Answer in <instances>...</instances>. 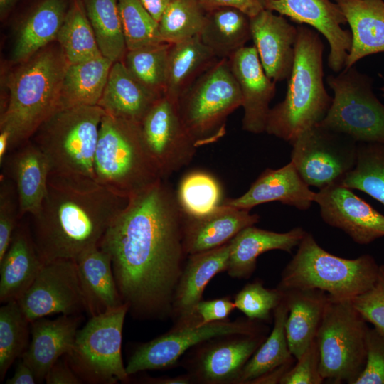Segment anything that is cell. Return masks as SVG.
Wrapping results in <instances>:
<instances>
[{"mask_svg":"<svg viewBox=\"0 0 384 384\" xmlns=\"http://www.w3.org/2000/svg\"><path fill=\"white\" fill-rule=\"evenodd\" d=\"M74 260L87 312L90 316L124 304L117 286L110 257L99 245L86 250Z\"/></svg>","mask_w":384,"mask_h":384,"instance_id":"cell-28","label":"cell"},{"mask_svg":"<svg viewBox=\"0 0 384 384\" xmlns=\"http://www.w3.org/2000/svg\"><path fill=\"white\" fill-rule=\"evenodd\" d=\"M143 381L144 383L149 384H189L195 383L190 374L174 378H148Z\"/></svg>","mask_w":384,"mask_h":384,"instance_id":"cell-55","label":"cell"},{"mask_svg":"<svg viewBox=\"0 0 384 384\" xmlns=\"http://www.w3.org/2000/svg\"><path fill=\"white\" fill-rule=\"evenodd\" d=\"M101 52L113 63L122 61L127 51L118 0H82Z\"/></svg>","mask_w":384,"mask_h":384,"instance_id":"cell-37","label":"cell"},{"mask_svg":"<svg viewBox=\"0 0 384 384\" xmlns=\"http://www.w3.org/2000/svg\"><path fill=\"white\" fill-rule=\"evenodd\" d=\"M267 331V326L249 319L174 326L163 335L139 344L129 357L126 371L130 376L144 370L167 368L188 349L211 339L235 334H265Z\"/></svg>","mask_w":384,"mask_h":384,"instance_id":"cell-13","label":"cell"},{"mask_svg":"<svg viewBox=\"0 0 384 384\" xmlns=\"http://www.w3.org/2000/svg\"><path fill=\"white\" fill-rule=\"evenodd\" d=\"M283 292L288 307L287 339L291 353L297 360L316 338L328 295L317 289Z\"/></svg>","mask_w":384,"mask_h":384,"instance_id":"cell-31","label":"cell"},{"mask_svg":"<svg viewBox=\"0 0 384 384\" xmlns=\"http://www.w3.org/2000/svg\"><path fill=\"white\" fill-rule=\"evenodd\" d=\"M38 383L31 368L20 358L14 375L6 381V384H35Z\"/></svg>","mask_w":384,"mask_h":384,"instance_id":"cell-53","label":"cell"},{"mask_svg":"<svg viewBox=\"0 0 384 384\" xmlns=\"http://www.w3.org/2000/svg\"><path fill=\"white\" fill-rule=\"evenodd\" d=\"M326 82L334 92L330 108L318 124L343 133L357 142L384 143V105L373 90V79L353 65Z\"/></svg>","mask_w":384,"mask_h":384,"instance_id":"cell-11","label":"cell"},{"mask_svg":"<svg viewBox=\"0 0 384 384\" xmlns=\"http://www.w3.org/2000/svg\"><path fill=\"white\" fill-rule=\"evenodd\" d=\"M19 0H0V15L3 18Z\"/></svg>","mask_w":384,"mask_h":384,"instance_id":"cell-56","label":"cell"},{"mask_svg":"<svg viewBox=\"0 0 384 384\" xmlns=\"http://www.w3.org/2000/svg\"><path fill=\"white\" fill-rule=\"evenodd\" d=\"M368 329L351 299L328 296L315 338L324 381L354 384L366 366Z\"/></svg>","mask_w":384,"mask_h":384,"instance_id":"cell-8","label":"cell"},{"mask_svg":"<svg viewBox=\"0 0 384 384\" xmlns=\"http://www.w3.org/2000/svg\"><path fill=\"white\" fill-rule=\"evenodd\" d=\"M206 11L220 7L237 9L252 18L265 9V0H198Z\"/></svg>","mask_w":384,"mask_h":384,"instance_id":"cell-51","label":"cell"},{"mask_svg":"<svg viewBox=\"0 0 384 384\" xmlns=\"http://www.w3.org/2000/svg\"><path fill=\"white\" fill-rule=\"evenodd\" d=\"M57 40L69 64L102 55L82 0H72Z\"/></svg>","mask_w":384,"mask_h":384,"instance_id":"cell-38","label":"cell"},{"mask_svg":"<svg viewBox=\"0 0 384 384\" xmlns=\"http://www.w3.org/2000/svg\"><path fill=\"white\" fill-rule=\"evenodd\" d=\"M81 320V315H61L55 319L42 317L31 322V340L21 358L38 383L45 380L53 364L70 352Z\"/></svg>","mask_w":384,"mask_h":384,"instance_id":"cell-24","label":"cell"},{"mask_svg":"<svg viewBox=\"0 0 384 384\" xmlns=\"http://www.w3.org/2000/svg\"><path fill=\"white\" fill-rule=\"evenodd\" d=\"M31 322L49 315H81L87 305L74 260L43 263L35 280L18 301Z\"/></svg>","mask_w":384,"mask_h":384,"instance_id":"cell-14","label":"cell"},{"mask_svg":"<svg viewBox=\"0 0 384 384\" xmlns=\"http://www.w3.org/2000/svg\"><path fill=\"white\" fill-rule=\"evenodd\" d=\"M294 60L284 99L270 108L265 132L292 142L321 122L332 102L324 85V46L318 32L297 26Z\"/></svg>","mask_w":384,"mask_h":384,"instance_id":"cell-4","label":"cell"},{"mask_svg":"<svg viewBox=\"0 0 384 384\" xmlns=\"http://www.w3.org/2000/svg\"><path fill=\"white\" fill-rule=\"evenodd\" d=\"M291 161L302 179L319 190L341 183L354 168L358 142L346 134L316 124L292 142Z\"/></svg>","mask_w":384,"mask_h":384,"instance_id":"cell-12","label":"cell"},{"mask_svg":"<svg viewBox=\"0 0 384 384\" xmlns=\"http://www.w3.org/2000/svg\"><path fill=\"white\" fill-rule=\"evenodd\" d=\"M69 6L67 0H41L19 27L11 60L25 62L57 39Z\"/></svg>","mask_w":384,"mask_h":384,"instance_id":"cell-32","label":"cell"},{"mask_svg":"<svg viewBox=\"0 0 384 384\" xmlns=\"http://www.w3.org/2000/svg\"><path fill=\"white\" fill-rule=\"evenodd\" d=\"M21 64L9 75L7 100L1 108L0 132L9 137L11 151L30 139L60 109L69 63L60 47H50Z\"/></svg>","mask_w":384,"mask_h":384,"instance_id":"cell-3","label":"cell"},{"mask_svg":"<svg viewBox=\"0 0 384 384\" xmlns=\"http://www.w3.org/2000/svg\"><path fill=\"white\" fill-rule=\"evenodd\" d=\"M235 309V303L229 297L201 300L196 306L199 325L225 321Z\"/></svg>","mask_w":384,"mask_h":384,"instance_id":"cell-50","label":"cell"},{"mask_svg":"<svg viewBox=\"0 0 384 384\" xmlns=\"http://www.w3.org/2000/svg\"><path fill=\"white\" fill-rule=\"evenodd\" d=\"M183 218V247L187 256L222 246L260 220L257 214L223 203L204 216Z\"/></svg>","mask_w":384,"mask_h":384,"instance_id":"cell-25","label":"cell"},{"mask_svg":"<svg viewBox=\"0 0 384 384\" xmlns=\"http://www.w3.org/2000/svg\"><path fill=\"white\" fill-rule=\"evenodd\" d=\"M31 322L18 301L4 303L0 308V380L28 346Z\"/></svg>","mask_w":384,"mask_h":384,"instance_id":"cell-41","label":"cell"},{"mask_svg":"<svg viewBox=\"0 0 384 384\" xmlns=\"http://www.w3.org/2000/svg\"><path fill=\"white\" fill-rule=\"evenodd\" d=\"M351 28L352 43L344 68L384 53V0H334Z\"/></svg>","mask_w":384,"mask_h":384,"instance_id":"cell-29","label":"cell"},{"mask_svg":"<svg viewBox=\"0 0 384 384\" xmlns=\"http://www.w3.org/2000/svg\"><path fill=\"white\" fill-rule=\"evenodd\" d=\"M354 384H384V334L369 328L364 369Z\"/></svg>","mask_w":384,"mask_h":384,"instance_id":"cell-49","label":"cell"},{"mask_svg":"<svg viewBox=\"0 0 384 384\" xmlns=\"http://www.w3.org/2000/svg\"><path fill=\"white\" fill-rule=\"evenodd\" d=\"M47 384H80L83 383L69 366L66 358L58 359L47 373L45 380Z\"/></svg>","mask_w":384,"mask_h":384,"instance_id":"cell-52","label":"cell"},{"mask_svg":"<svg viewBox=\"0 0 384 384\" xmlns=\"http://www.w3.org/2000/svg\"><path fill=\"white\" fill-rule=\"evenodd\" d=\"M216 338L203 345L192 361L190 375L196 383H236L242 368L266 336L235 334L220 337L218 341Z\"/></svg>","mask_w":384,"mask_h":384,"instance_id":"cell-18","label":"cell"},{"mask_svg":"<svg viewBox=\"0 0 384 384\" xmlns=\"http://www.w3.org/2000/svg\"><path fill=\"white\" fill-rule=\"evenodd\" d=\"M316 193L302 179L292 161L284 166L266 169L241 196L223 203L250 210L253 207L272 201L308 210L314 202Z\"/></svg>","mask_w":384,"mask_h":384,"instance_id":"cell-23","label":"cell"},{"mask_svg":"<svg viewBox=\"0 0 384 384\" xmlns=\"http://www.w3.org/2000/svg\"><path fill=\"white\" fill-rule=\"evenodd\" d=\"M206 16L198 0H173L159 21L163 41L174 43L198 36Z\"/></svg>","mask_w":384,"mask_h":384,"instance_id":"cell-43","label":"cell"},{"mask_svg":"<svg viewBox=\"0 0 384 384\" xmlns=\"http://www.w3.org/2000/svg\"><path fill=\"white\" fill-rule=\"evenodd\" d=\"M273 314L274 326L271 334L247 362L236 381L237 384L252 383L283 364L296 360L290 352L286 336L288 307L284 294Z\"/></svg>","mask_w":384,"mask_h":384,"instance_id":"cell-36","label":"cell"},{"mask_svg":"<svg viewBox=\"0 0 384 384\" xmlns=\"http://www.w3.org/2000/svg\"><path fill=\"white\" fill-rule=\"evenodd\" d=\"M161 97L140 83L122 60L113 63L97 105L106 114L140 123Z\"/></svg>","mask_w":384,"mask_h":384,"instance_id":"cell-30","label":"cell"},{"mask_svg":"<svg viewBox=\"0 0 384 384\" xmlns=\"http://www.w3.org/2000/svg\"><path fill=\"white\" fill-rule=\"evenodd\" d=\"M228 60L242 95V129L262 133L265 132L270 103L275 95L276 82L266 75L254 46L242 47Z\"/></svg>","mask_w":384,"mask_h":384,"instance_id":"cell-19","label":"cell"},{"mask_svg":"<svg viewBox=\"0 0 384 384\" xmlns=\"http://www.w3.org/2000/svg\"><path fill=\"white\" fill-rule=\"evenodd\" d=\"M314 202L323 220L342 230L359 245L384 237V215L341 183L316 193Z\"/></svg>","mask_w":384,"mask_h":384,"instance_id":"cell-17","label":"cell"},{"mask_svg":"<svg viewBox=\"0 0 384 384\" xmlns=\"http://www.w3.org/2000/svg\"><path fill=\"white\" fill-rule=\"evenodd\" d=\"M265 9L305 23L321 33L329 44L328 66L335 73L341 71L351 48V31L340 6L334 0H265Z\"/></svg>","mask_w":384,"mask_h":384,"instance_id":"cell-16","label":"cell"},{"mask_svg":"<svg viewBox=\"0 0 384 384\" xmlns=\"http://www.w3.org/2000/svg\"><path fill=\"white\" fill-rule=\"evenodd\" d=\"M251 38L266 75L274 82L288 79L294 60L297 26L265 9L250 18Z\"/></svg>","mask_w":384,"mask_h":384,"instance_id":"cell-20","label":"cell"},{"mask_svg":"<svg viewBox=\"0 0 384 384\" xmlns=\"http://www.w3.org/2000/svg\"><path fill=\"white\" fill-rule=\"evenodd\" d=\"M254 225L242 229L230 241L226 271L233 278L248 279L256 268L257 257L266 252L279 250L291 253L306 233L302 227L286 233H276Z\"/></svg>","mask_w":384,"mask_h":384,"instance_id":"cell-26","label":"cell"},{"mask_svg":"<svg viewBox=\"0 0 384 384\" xmlns=\"http://www.w3.org/2000/svg\"><path fill=\"white\" fill-rule=\"evenodd\" d=\"M351 301L364 319L384 334V265L372 287Z\"/></svg>","mask_w":384,"mask_h":384,"instance_id":"cell-47","label":"cell"},{"mask_svg":"<svg viewBox=\"0 0 384 384\" xmlns=\"http://www.w3.org/2000/svg\"><path fill=\"white\" fill-rule=\"evenodd\" d=\"M183 124L197 147L226 134L228 117L242 106L228 58L219 59L176 102Z\"/></svg>","mask_w":384,"mask_h":384,"instance_id":"cell-9","label":"cell"},{"mask_svg":"<svg viewBox=\"0 0 384 384\" xmlns=\"http://www.w3.org/2000/svg\"><path fill=\"white\" fill-rule=\"evenodd\" d=\"M169 46L164 42L127 50L122 60L140 83L159 96L165 91Z\"/></svg>","mask_w":384,"mask_h":384,"instance_id":"cell-42","label":"cell"},{"mask_svg":"<svg viewBox=\"0 0 384 384\" xmlns=\"http://www.w3.org/2000/svg\"><path fill=\"white\" fill-rule=\"evenodd\" d=\"M219 58L201 41L199 35L170 43L164 95L177 102L179 97Z\"/></svg>","mask_w":384,"mask_h":384,"instance_id":"cell-33","label":"cell"},{"mask_svg":"<svg viewBox=\"0 0 384 384\" xmlns=\"http://www.w3.org/2000/svg\"><path fill=\"white\" fill-rule=\"evenodd\" d=\"M319 351L314 339L304 353L282 376L280 384H321Z\"/></svg>","mask_w":384,"mask_h":384,"instance_id":"cell-48","label":"cell"},{"mask_svg":"<svg viewBox=\"0 0 384 384\" xmlns=\"http://www.w3.org/2000/svg\"><path fill=\"white\" fill-rule=\"evenodd\" d=\"M379 267L370 255L356 259L332 255L306 232L283 270L277 288L282 291L317 289L334 299H351L372 287Z\"/></svg>","mask_w":384,"mask_h":384,"instance_id":"cell-7","label":"cell"},{"mask_svg":"<svg viewBox=\"0 0 384 384\" xmlns=\"http://www.w3.org/2000/svg\"><path fill=\"white\" fill-rule=\"evenodd\" d=\"M112 64L102 55L69 64L63 78L60 108L97 105Z\"/></svg>","mask_w":384,"mask_h":384,"instance_id":"cell-34","label":"cell"},{"mask_svg":"<svg viewBox=\"0 0 384 384\" xmlns=\"http://www.w3.org/2000/svg\"><path fill=\"white\" fill-rule=\"evenodd\" d=\"M129 198L98 183L49 178L46 196L33 215V237L43 263L75 260L99 245Z\"/></svg>","mask_w":384,"mask_h":384,"instance_id":"cell-2","label":"cell"},{"mask_svg":"<svg viewBox=\"0 0 384 384\" xmlns=\"http://www.w3.org/2000/svg\"><path fill=\"white\" fill-rule=\"evenodd\" d=\"M139 126L144 144L164 179L193 159L198 147L183 124L176 102L161 96Z\"/></svg>","mask_w":384,"mask_h":384,"instance_id":"cell-15","label":"cell"},{"mask_svg":"<svg viewBox=\"0 0 384 384\" xmlns=\"http://www.w3.org/2000/svg\"><path fill=\"white\" fill-rule=\"evenodd\" d=\"M94 168L100 185L127 198L164 179L144 144L139 123L106 113Z\"/></svg>","mask_w":384,"mask_h":384,"instance_id":"cell-6","label":"cell"},{"mask_svg":"<svg viewBox=\"0 0 384 384\" xmlns=\"http://www.w3.org/2000/svg\"><path fill=\"white\" fill-rule=\"evenodd\" d=\"M341 184L361 191L384 206V143L358 142L355 166Z\"/></svg>","mask_w":384,"mask_h":384,"instance_id":"cell-39","label":"cell"},{"mask_svg":"<svg viewBox=\"0 0 384 384\" xmlns=\"http://www.w3.org/2000/svg\"><path fill=\"white\" fill-rule=\"evenodd\" d=\"M143 6L159 23L164 12L173 0H139Z\"/></svg>","mask_w":384,"mask_h":384,"instance_id":"cell-54","label":"cell"},{"mask_svg":"<svg viewBox=\"0 0 384 384\" xmlns=\"http://www.w3.org/2000/svg\"><path fill=\"white\" fill-rule=\"evenodd\" d=\"M118 7L127 50L164 43L159 23L139 0H118Z\"/></svg>","mask_w":384,"mask_h":384,"instance_id":"cell-44","label":"cell"},{"mask_svg":"<svg viewBox=\"0 0 384 384\" xmlns=\"http://www.w3.org/2000/svg\"><path fill=\"white\" fill-rule=\"evenodd\" d=\"M164 181L129 198L99 244L110 257L124 304L138 319L171 317L187 256L184 218Z\"/></svg>","mask_w":384,"mask_h":384,"instance_id":"cell-1","label":"cell"},{"mask_svg":"<svg viewBox=\"0 0 384 384\" xmlns=\"http://www.w3.org/2000/svg\"><path fill=\"white\" fill-rule=\"evenodd\" d=\"M129 312L126 304L91 316L79 329L65 358L82 383L114 384L129 380L122 357V329Z\"/></svg>","mask_w":384,"mask_h":384,"instance_id":"cell-10","label":"cell"},{"mask_svg":"<svg viewBox=\"0 0 384 384\" xmlns=\"http://www.w3.org/2000/svg\"><path fill=\"white\" fill-rule=\"evenodd\" d=\"M43 262L28 227L18 224L0 260V302L18 301L31 287Z\"/></svg>","mask_w":384,"mask_h":384,"instance_id":"cell-27","label":"cell"},{"mask_svg":"<svg viewBox=\"0 0 384 384\" xmlns=\"http://www.w3.org/2000/svg\"><path fill=\"white\" fill-rule=\"evenodd\" d=\"M380 90H381V92L383 93V96H384V85L383 87H381Z\"/></svg>","mask_w":384,"mask_h":384,"instance_id":"cell-57","label":"cell"},{"mask_svg":"<svg viewBox=\"0 0 384 384\" xmlns=\"http://www.w3.org/2000/svg\"><path fill=\"white\" fill-rule=\"evenodd\" d=\"M105 114L98 105L60 108L41 125L31 139L46 159L48 178L97 183L95 156Z\"/></svg>","mask_w":384,"mask_h":384,"instance_id":"cell-5","label":"cell"},{"mask_svg":"<svg viewBox=\"0 0 384 384\" xmlns=\"http://www.w3.org/2000/svg\"><path fill=\"white\" fill-rule=\"evenodd\" d=\"M176 197L186 218L204 216L222 204L220 183L213 176L202 171H193L183 176Z\"/></svg>","mask_w":384,"mask_h":384,"instance_id":"cell-40","label":"cell"},{"mask_svg":"<svg viewBox=\"0 0 384 384\" xmlns=\"http://www.w3.org/2000/svg\"><path fill=\"white\" fill-rule=\"evenodd\" d=\"M20 217L18 193L14 182L0 176V260L7 251Z\"/></svg>","mask_w":384,"mask_h":384,"instance_id":"cell-46","label":"cell"},{"mask_svg":"<svg viewBox=\"0 0 384 384\" xmlns=\"http://www.w3.org/2000/svg\"><path fill=\"white\" fill-rule=\"evenodd\" d=\"M230 251L228 242L215 249L188 256L174 296V326L199 324L196 306L202 300L208 282L217 274L227 270Z\"/></svg>","mask_w":384,"mask_h":384,"instance_id":"cell-21","label":"cell"},{"mask_svg":"<svg viewBox=\"0 0 384 384\" xmlns=\"http://www.w3.org/2000/svg\"><path fill=\"white\" fill-rule=\"evenodd\" d=\"M199 36L219 59L229 58L251 39L250 18L232 7L206 11Z\"/></svg>","mask_w":384,"mask_h":384,"instance_id":"cell-35","label":"cell"},{"mask_svg":"<svg viewBox=\"0 0 384 384\" xmlns=\"http://www.w3.org/2000/svg\"><path fill=\"white\" fill-rule=\"evenodd\" d=\"M284 297V292L265 288L260 281L247 284L234 297L235 309L253 321H268Z\"/></svg>","mask_w":384,"mask_h":384,"instance_id":"cell-45","label":"cell"},{"mask_svg":"<svg viewBox=\"0 0 384 384\" xmlns=\"http://www.w3.org/2000/svg\"><path fill=\"white\" fill-rule=\"evenodd\" d=\"M0 166L1 174L16 186L20 217L35 215L48 189L49 167L43 152L30 139L13 149Z\"/></svg>","mask_w":384,"mask_h":384,"instance_id":"cell-22","label":"cell"}]
</instances>
